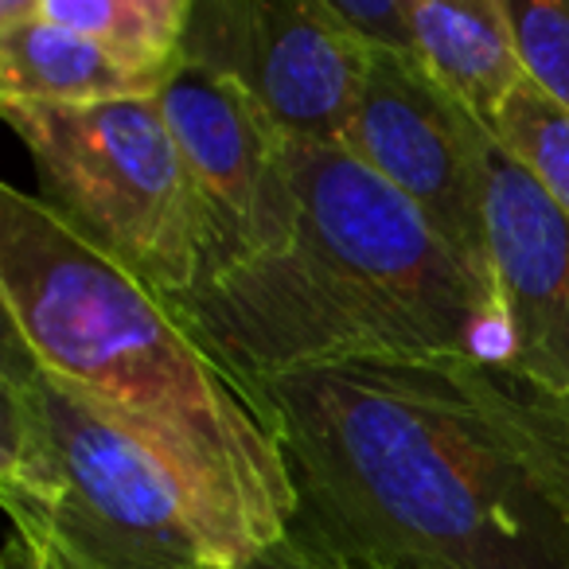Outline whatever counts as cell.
<instances>
[{
	"mask_svg": "<svg viewBox=\"0 0 569 569\" xmlns=\"http://www.w3.org/2000/svg\"><path fill=\"white\" fill-rule=\"evenodd\" d=\"M0 305L36 363L157 452L222 535L250 553L289 535L297 483L261 387L17 183L0 188Z\"/></svg>",
	"mask_w": 569,
	"mask_h": 569,
	"instance_id": "obj_2",
	"label": "cell"
},
{
	"mask_svg": "<svg viewBox=\"0 0 569 569\" xmlns=\"http://www.w3.org/2000/svg\"><path fill=\"white\" fill-rule=\"evenodd\" d=\"M538 390H542V387H538ZM542 402L550 406V413L558 418L561 433L569 437V395H550V390H542Z\"/></svg>",
	"mask_w": 569,
	"mask_h": 569,
	"instance_id": "obj_18",
	"label": "cell"
},
{
	"mask_svg": "<svg viewBox=\"0 0 569 569\" xmlns=\"http://www.w3.org/2000/svg\"><path fill=\"white\" fill-rule=\"evenodd\" d=\"M183 59L234 79L289 141L343 144L371 51L328 0H196Z\"/></svg>",
	"mask_w": 569,
	"mask_h": 569,
	"instance_id": "obj_6",
	"label": "cell"
},
{
	"mask_svg": "<svg viewBox=\"0 0 569 569\" xmlns=\"http://www.w3.org/2000/svg\"><path fill=\"white\" fill-rule=\"evenodd\" d=\"M0 569H56V566H51L48 558H40L32 546L20 542V538L12 535L9 546H4V561H0Z\"/></svg>",
	"mask_w": 569,
	"mask_h": 569,
	"instance_id": "obj_17",
	"label": "cell"
},
{
	"mask_svg": "<svg viewBox=\"0 0 569 569\" xmlns=\"http://www.w3.org/2000/svg\"><path fill=\"white\" fill-rule=\"evenodd\" d=\"M328 9L371 56L418 63L410 0H328Z\"/></svg>",
	"mask_w": 569,
	"mask_h": 569,
	"instance_id": "obj_15",
	"label": "cell"
},
{
	"mask_svg": "<svg viewBox=\"0 0 569 569\" xmlns=\"http://www.w3.org/2000/svg\"><path fill=\"white\" fill-rule=\"evenodd\" d=\"M410 17L421 71L480 126L530 82L503 0H410Z\"/></svg>",
	"mask_w": 569,
	"mask_h": 569,
	"instance_id": "obj_11",
	"label": "cell"
},
{
	"mask_svg": "<svg viewBox=\"0 0 569 569\" xmlns=\"http://www.w3.org/2000/svg\"><path fill=\"white\" fill-rule=\"evenodd\" d=\"M196 0H40V17L90 36L126 63L172 79Z\"/></svg>",
	"mask_w": 569,
	"mask_h": 569,
	"instance_id": "obj_12",
	"label": "cell"
},
{
	"mask_svg": "<svg viewBox=\"0 0 569 569\" xmlns=\"http://www.w3.org/2000/svg\"><path fill=\"white\" fill-rule=\"evenodd\" d=\"M157 106L211 222L203 281L273 250L289 230V137L234 79L188 59L164 82Z\"/></svg>",
	"mask_w": 569,
	"mask_h": 569,
	"instance_id": "obj_8",
	"label": "cell"
},
{
	"mask_svg": "<svg viewBox=\"0 0 569 569\" xmlns=\"http://www.w3.org/2000/svg\"><path fill=\"white\" fill-rule=\"evenodd\" d=\"M488 133L569 214V113L553 98H546L535 82H522L496 113Z\"/></svg>",
	"mask_w": 569,
	"mask_h": 569,
	"instance_id": "obj_13",
	"label": "cell"
},
{
	"mask_svg": "<svg viewBox=\"0 0 569 569\" xmlns=\"http://www.w3.org/2000/svg\"><path fill=\"white\" fill-rule=\"evenodd\" d=\"M289 230L172 301L253 387L356 359H511L496 284L343 144L289 141Z\"/></svg>",
	"mask_w": 569,
	"mask_h": 569,
	"instance_id": "obj_3",
	"label": "cell"
},
{
	"mask_svg": "<svg viewBox=\"0 0 569 569\" xmlns=\"http://www.w3.org/2000/svg\"><path fill=\"white\" fill-rule=\"evenodd\" d=\"M491 133L460 102H452L421 63L371 56L356 118L343 133L367 168L382 176L398 196L491 284L488 258V191L483 160Z\"/></svg>",
	"mask_w": 569,
	"mask_h": 569,
	"instance_id": "obj_7",
	"label": "cell"
},
{
	"mask_svg": "<svg viewBox=\"0 0 569 569\" xmlns=\"http://www.w3.org/2000/svg\"><path fill=\"white\" fill-rule=\"evenodd\" d=\"M261 395L297 483L289 535L387 569H569V437L511 367L356 359Z\"/></svg>",
	"mask_w": 569,
	"mask_h": 569,
	"instance_id": "obj_1",
	"label": "cell"
},
{
	"mask_svg": "<svg viewBox=\"0 0 569 569\" xmlns=\"http://www.w3.org/2000/svg\"><path fill=\"white\" fill-rule=\"evenodd\" d=\"M0 503L56 569H242L238 546L137 437L43 371L4 328Z\"/></svg>",
	"mask_w": 569,
	"mask_h": 569,
	"instance_id": "obj_4",
	"label": "cell"
},
{
	"mask_svg": "<svg viewBox=\"0 0 569 569\" xmlns=\"http://www.w3.org/2000/svg\"><path fill=\"white\" fill-rule=\"evenodd\" d=\"M488 258L511 332V367L550 395H569V214L491 137L483 160Z\"/></svg>",
	"mask_w": 569,
	"mask_h": 569,
	"instance_id": "obj_9",
	"label": "cell"
},
{
	"mask_svg": "<svg viewBox=\"0 0 569 569\" xmlns=\"http://www.w3.org/2000/svg\"><path fill=\"white\" fill-rule=\"evenodd\" d=\"M527 74L569 113V0H503Z\"/></svg>",
	"mask_w": 569,
	"mask_h": 569,
	"instance_id": "obj_14",
	"label": "cell"
},
{
	"mask_svg": "<svg viewBox=\"0 0 569 569\" xmlns=\"http://www.w3.org/2000/svg\"><path fill=\"white\" fill-rule=\"evenodd\" d=\"M242 569H387V566H363V561H348L340 553H328L320 546L305 542L297 535H284L281 542H273L269 550H261L253 561H246Z\"/></svg>",
	"mask_w": 569,
	"mask_h": 569,
	"instance_id": "obj_16",
	"label": "cell"
},
{
	"mask_svg": "<svg viewBox=\"0 0 569 569\" xmlns=\"http://www.w3.org/2000/svg\"><path fill=\"white\" fill-rule=\"evenodd\" d=\"M28 149L36 196L168 301L203 281L211 222L157 98L0 106Z\"/></svg>",
	"mask_w": 569,
	"mask_h": 569,
	"instance_id": "obj_5",
	"label": "cell"
},
{
	"mask_svg": "<svg viewBox=\"0 0 569 569\" xmlns=\"http://www.w3.org/2000/svg\"><path fill=\"white\" fill-rule=\"evenodd\" d=\"M164 74L126 63L90 36L40 17V0H0V106H98L157 98Z\"/></svg>",
	"mask_w": 569,
	"mask_h": 569,
	"instance_id": "obj_10",
	"label": "cell"
}]
</instances>
